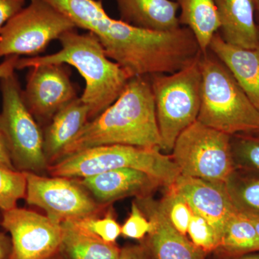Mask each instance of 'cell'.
I'll list each match as a JSON object with an SVG mask.
<instances>
[{"instance_id": "cell-9", "label": "cell", "mask_w": 259, "mask_h": 259, "mask_svg": "<svg viewBox=\"0 0 259 259\" xmlns=\"http://www.w3.org/2000/svg\"><path fill=\"white\" fill-rule=\"evenodd\" d=\"M25 175L27 203L42 209L56 223L97 215L106 207L98 203L76 180L44 177L32 172H25Z\"/></svg>"}, {"instance_id": "cell-4", "label": "cell", "mask_w": 259, "mask_h": 259, "mask_svg": "<svg viewBox=\"0 0 259 259\" xmlns=\"http://www.w3.org/2000/svg\"><path fill=\"white\" fill-rule=\"evenodd\" d=\"M127 168L151 175L166 188L171 187L180 175L171 156L161 150L125 145H105L78 151L49 165L47 171L51 177L79 180Z\"/></svg>"}, {"instance_id": "cell-3", "label": "cell", "mask_w": 259, "mask_h": 259, "mask_svg": "<svg viewBox=\"0 0 259 259\" xmlns=\"http://www.w3.org/2000/svg\"><path fill=\"white\" fill-rule=\"evenodd\" d=\"M201 104L197 121L233 136L259 132V110L226 65L209 50L200 53Z\"/></svg>"}, {"instance_id": "cell-21", "label": "cell", "mask_w": 259, "mask_h": 259, "mask_svg": "<svg viewBox=\"0 0 259 259\" xmlns=\"http://www.w3.org/2000/svg\"><path fill=\"white\" fill-rule=\"evenodd\" d=\"M226 258L259 251V238L249 218L237 211L227 223L217 250Z\"/></svg>"}, {"instance_id": "cell-19", "label": "cell", "mask_w": 259, "mask_h": 259, "mask_svg": "<svg viewBox=\"0 0 259 259\" xmlns=\"http://www.w3.org/2000/svg\"><path fill=\"white\" fill-rule=\"evenodd\" d=\"M120 248L104 241L76 221L61 223L59 253L66 259H117Z\"/></svg>"}, {"instance_id": "cell-29", "label": "cell", "mask_w": 259, "mask_h": 259, "mask_svg": "<svg viewBox=\"0 0 259 259\" xmlns=\"http://www.w3.org/2000/svg\"><path fill=\"white\" fill-rule=\"evenodd\" d=\"M25 0H0V31L10 19L25 8Z\"/></svg>"}, {"instance_id": "cell-16", "label": "cell", "mask_w": 259, "mask_h": 259, "mask_svg": "<svg viewBox=\"0 0 259 259\" xmlns=\"http://www.w3.org/2000/svg\"><path fill=\"white\" fill-rule=\"evenodd\" d=\"M209 50L231 71L245 95L259 110V49H247L231 45L216 32Z\"/></svg>"}, {"instance_id": "cell-38", "label": "cell", "mask_w": 259, "mask_h": 259, "mask_svg": "<svg viewBox=\"0 0 259 259\" xmlns=\"http://www.w3.org/2000/svg\"><path fill=\"white\" fill-rule=\"evenodd\" d=\"M257 23H258V31H259V20H257Z\"/></svg>"}, {"instance_id": "cell-35", "label": "cell", "mask_w": 259, "mask_h": 259, "mask_svg": "<svg viewBox=\"0 0 259 259\" xmlns=\"http://www.w3.org/2000/svg\"><path fill=\"white\" fill-rule=\"evenodd\" d=\"M227 259H259V254L250 253L248 254L240 255V256L233 257V258H228Z\"/></svg>"}, {"instance_id": "cell-10", "label": "cell", "mask_w": 259, "mask_h": 259, "mask_svg": "<svg viewBox=\"0 0 259 259\" xmlns=\"http://www.w3.org/2000/svg\"><path fill=\"white\" fill-rule=\"evenodd\" d=\"M1 225L11 236L9 259H48L59 252L61 224L46 214L15 207L3 212Z\"/></svg>"}, {"instance_id": "cell-30", "label": "cell", "mask_w": 259, "mask_h": 259, "mask_svg": "<svg viewBox=\"0 0 259 259\" xmlns=\"http://www.w3.org/2000/svg\"><path fill=\"white\" fill-rule=\"evenodd\" d=\"M151 255L144 243L121 248L117 259H151Z\"/></svg>"}, {"instance_id": "cell-22", "label": "cell", "mask_w": 259, "mask_h": 259, "mask_svg": "<svg viewBox=\"0 0 259 259\" xmlns=\"http://www.w3.org/2000/svg\"><path fill=\"white\" fill-rule=\"evenodd\" d=\"M226 188L237 210L259 214V177L235 170L226 181Z\"/></svg>"}, {"instance_id": "cell-17", "label": "cell", "mask_w": 259, "mask_h": 259, "mask_svg": "<svg viewBox=\"0 0 259 259\" xmlns=\"http://www.w3.org/2000/svg\"><path fill=\"white\" fill-rule=\"evenodd\" d=\"M90 109L78 97L63 107L42 130L44 149L48 163L59 161L65 148L89 121Z\"/></svg>"}, {"instance_id": "cell-34", "label": "cell", "mask_w": 259, "mask_h": 259, "mask_svg": "<svg viewBox=\"0 0 259 259\" xmlns=\"http://www.w3.org/2000/svg\"><path fill=\"white\" fill-rule=\"evenodd\" d=\"M253 223V226L256 232L257 236L259 238V214H245Z\"/></svg>"}, {"instance_id": "cell-6", "label": "cell", "mask_w": 259, "mask_h": 259, "mask_svg": "<svg viewBox=\"0 0 259 259\" xmlns=\"http://www.w3.org/2000/svg\"><path fill=\"white\" fill-rule=\"evenodd\" d=\"M0 125L15 168L35 174L47 171L42 130L23 101L15 73L0 80Z\"/></svg>"}, {"instance_id": "cell-1", "label": "cell", "mask_w": 259, "mask_h": 259, "mask_svg": "<svg viewBox=\"0 0 259 259\" xmlns=\"http://www.w3.org/2000/svg\"><path fill=\"white\" fill-rule=\"evenodd\" d=\"M105 145L161 150V136L148 76L131 77L118 98L100 115L87 122L65 148L61 158Z\"/></svg>"}, {"instance_id": "cell-28", "label": "cell", "mask_w": 259, "mask_h": 259, "mask_svg": "<svg viewBox=\"0 0 259 259\" xmlns=\"http://www.w3.org/2000/svg\"><path fill=\"white\" fill-rule=\"evenodd\" d=\"M151 221L134 201L131 205V214L121 226V235L125 238L142 241L151 231Z\"/></svg>"}, {"instance_id": "cell-5", "label": "cell", "mask_w": 259, "mask_h": 259, "mask_svg": "<svg viewBox=\"0 0 259 259\" xmlns=\"http://www.w3.org/2000/svg\"><path fill=\"white\" fill-rule=\"evenodd\" d=\"M199 56L173 74L148 76L156 106L162 152L171 153L179 136L197 120L202 85Z\"/></svg>"}, {"instance_id": "cell-26", "label": "cell", "mask_w": 259, "mask_h": 259, "mask_svg": "<svg viewBox=\"0 0 259 259\" xmlns=\"http://www.w3.org/2000/svg\"><path fill=\"white\" fill-rule=\"evenodd\" d=\"M187 234L191 241L206 253L215 251L219 245V238L214 228L204 218L193 212Z\"/></svg>"}, {"instance_id": "cell-25", "label": "cell", "mask_w": 259, "mask_h": 259, "mask_svg": "<svg viewBox=\"0 0 259 259\" xmlns=\"http://www.w3.org/2000/svg\"><path fill=\"white\" fill-rule=\"evenodd\" d=\"M159 203L165 216L172 226L187 236L193 212L185 199L171 187H168Z\"/></svg>"}, {"instance_id": "cell-31", "label": "cell", "mask_w": 259, "mask_h": 259, "mask_svg": "<svg viewBox=\"0 0 259 259\" xmlns=\"http://www.w3.org/2000/svg\"><path fill=\"white\" fill-rule=\"evenodd\" d=\"M0 165L11 168H15L13 161H12L9 148L7 144L1 125H0Z\"/></svg>"}, {"instance_id": "cell-15", "label": "cell", "mask_w": 259, "mask_h": 259, "mask_svg": "<svg viewBox=\"0 0 259 259\" xmlns=\"http://www.w3.org/2000/svg\"><path fill=\"white\" fill-rule=\"evenodd\" d=\"M224 41L247 49H259L254 0H214Z\"/></svg>"}, {"instance_id": "cell-32", "label": "cell", "mask_w": 259, "mask_h": 259, "mask_svg": "<svg viewBox=\"0 0 259 259\" xmlns=\"http://www.w3.org/2000/svg\"><path fill=\"white\" fill-rule=\"evenodd\" d=\"M19 59L20 57L18 56H9L5 58L4 61L0 63V80L15 73Z\"/></svg>"}, {"instance_id": "cell-39", "label": "cell", "mask_w": 259, "mask_h": 259, "mask_svg": "<svg viewBox=\"0 0 259 259\" xmlns=\"http://www.w3.org/2000/svg\"><path fill=\"white\" fill-rule=\"evenodd\" d=\"M258 134H259V132H258Z\"/></svg>"}, {"instance_id": "cell-27", "label": "cell", "mask_w": 259, "mask_h": 259, "mask_svg": "<svg viewBox=\"0 0 259 259\" xmlns=\"http://www.w3.org/2000/svg\"><path fill=\"white\" fill-rule=\"evenodd\" d=\"M74 221L107 243H115L121 235V226L110 210L104 217L100 218L97 214Z\"/></svg>"}, {"instance_id": "cell-8", "label": "cell", "mask_w": 259, "mask_h": 259, "mask_svg": "<svg viewBox=\"0 0 259 259\" xmlns=\"http://www.w3.org/2000/svg\"><path fill=\"white\" fill-rule=\"evenodd\" d=\"M76 25L45 0L30 4L5 24L0 31V59L12 56L35 57L49 44Z\"/></svg>"}, {"instance_id": "cell-12", "label": "cell", "mask_w": 259, "mask_h": 259, "mask_svg": "<svg viewBox=\"0 0 259 259\" xmlns=\"http://www.w3.org/2000/svg\"><path fill=\"white\" fill-rule=\"evenodd\" d=\"M170 187L185 199L192 212L202 216L212 226L221 241L227 223L238 211L225 183L180 175Z\"/></svg>"}, {"instance_id": "cell-7", "label": "cell", "mask_w": 259, "mask_h": 259, "mask_svg": "<svg viewBox=\"0 0 259 259\" xmlns=\"http://www.w3.org/2000/svg\"><path fill=\"white\" fill-rule=\"evenodd\" d=\"M231 136L195 121L179 136L172 149L180 175L226 183L236 170Z\"/></svg>"}, {"instance_id": "cell-24", "label": "cell", "mask_w": 259, "mask_h": 259, "mask_svg": "<svg viewBox=\"0 0 259 259\" xmlns=\"http://www.w3.org/2000/svg\"><path fill=\"white\" fill-rule=\"evenodd\" d=\"M235 168L259 175V139L250 136H231Z\"/></svg>"}, {"instance_id": "cell-33", "label": "cell", "mask_w": 259, "mask_h": 259, "mask_svg": "<svg viewBox=\"0 0 259 259\" xmlns=\"http://www.w3.org/2000/svg\"><path fill=\"white\" fill-rule=\"evenodd\" d=\"M11 250V239L0 232V259H9Z\"/></svg>"}, {"instance_id": "cell-36", "label": "cell", "mask_w": 259, "mask_h": 259, "mask_svg": "<svg viewBox=\"0 0 259 259\" xmlns=\"http://www.w3.org/2000/svg\"><path fill=\"white\" fill-rule=\"evenodd\" d=\"M255 8V17L256 20H259V0H254Z\"/></svg>"}, {"instance_id": "cell-11", "label": "cell", "mask_w": 259, "mask_h": 259, "mask_svg": "<svg viewBox=\"0 0 259 259\" xmlns=\"http://www.w3.org/2000/svg\"><path fill=\"white\" fill-rule=\"evenodd\" d=\"M23 101L40 125L47 126L63 107L77 98L66 64L37 65L29 68Z\"/></svg>"}, {"instance_id": "cell-23", "label": "cell", "mask_w": 259, "mask_h": 259, "mask_svg": "<svg viewBox=\"0 0 259 259\" xmlns=\"http://www.w3.org/2000/svg\"><path fill=\"white\" fill-rule=\"evenodd\" d=\"M26 192L25 172L0 165V209L5 212L15 208Z\"/></svg>"}, {"instance_id": "cell-18", "label": "cell", "mask_w": 259, "mask_h": 259, "mask_svg": "<svg viewBox=\"0 0 259 259\" xmlns=\"http://www.w3.org/2000/svg\"><path fill=\"white\" fill-rule=\"evenodd\" d=\"M120 20L145 30L166 32L181 25L177 12L179 5L174 0H116Z\"/></svg>"}, {"instance_id": "cell-13", "label": "cell", "mask_w": 259, "mask_h": 259, "mask_svg": "<svg viewBox=\"0 0 259 259\" xmlns=\"http://www.w3.org/2000/svg\"><path fill=\"white\" fill-rule=\"evenodd\" d=\"M135 202L152 224L144 244L154 259H205L207 253L197 248L187 236L177 231L162 210L159 201L151 196Z\"/></svg>"}, {"instance_id": "cell-2", "label": "cell", "mask_w": 259, "mask_h": 259, "mask_svg": "<svg viewBox=\"0 0 259 259\" xmlns=\"http://www.w3.org/2000/svg\"><path fill=\"white\" fill-rule=\"evenodd\" d=\"M61 49L50 55L20 58L16 69L37 65L63 64L74 66L85 81L81 100L90 109L89 120L105 111L118 98L131 76L107 56L92 32L80 34L76 29L59 39Z\"/></svg>"}, {"instance_id": "cell-20", "label": "cell", "mask_w": 259, "mask_h": 259, "mask_svg": "<svg viewBox=\"0 0 259 259\" xmlns=\"http://www.w3.org/2000/svg\"><path fill=\"white\" fill-rule=\"evenodd\" d=\"M179 5L181 26L193 32L201 53L208 51L209 44L220 28L214 0H174Z\"/></svg>"}, {"instance_id": "cell-37", "label": "cell", "mask_w": 259, "mask_h": 259, "mask_svg": "<svg viewBox=\"0 0 259 259\" xmlns=\"http://www.w3.org/2000/svg\"><path fill=\"white\" fill-rule=\"evenodd\" d=\"M48 259H66L64 258V256H63L59 252H58L56 254L53 255V256H51V258H48Z\"/></svg>"}, {"instance_id": "cell-14", "label": "cell", "mask_w": 259, "mask_h": 259, "mask_svg": "<svg viewBox=\"0 0 259 259\" xmlns=\"http://www.w3.org/2000/svg\"><path fill=\"white\" fill-rule=\"evenodd\" d=\"M93 195L98 203L110 205L129 197L151 196L161 182L154 177L134 168H120L76 180Z\"/></svg>"}]
</instances>
